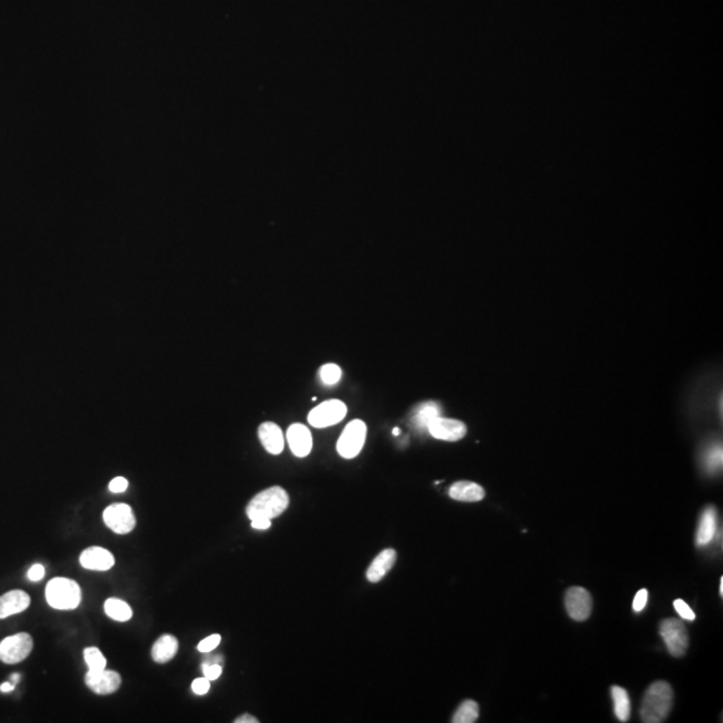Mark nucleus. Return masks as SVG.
<instances>
[{"mask_svg": "<svg viewBox=\"0 0 723 723\" xmlns=\"http://www.w3.org/2000/svg\"><path fill=\"white\" fill-rule=\"evenodd\" d=\"M674 693L667 682H655L646 694L640 706V718L646 723L665 722L672 708Z\"/></svg>", "mask_w": 723, "mask_h": 723, "instance_id": "1", "label": "nucleus"}, {"mask_svg": "<svg viewBox=\"0 0 723 723\" xmlns=\"http://www.w3.org/2000/svg\"><path fill=\"white\" fill-rule=\"evenodd\" d=\"M290 505L288 493L280 487L265 489L256 494L247 506V516L250 520L255 518H276Z\"/></svg>", "mask_w": 723, "mask_h": 723, "instance_id": "2", "label": "nucleus"}, {"mask_svg": "<svg viewBox=\"0 0 723 723\" xmlns=\"http://www.w3.org/2000/svg\"><path fill=\"white\" fill-rule=\"evenodd\" d=\"M47 603L59 611L75 610L82 599L81 587L68 577H56L46 587Z\"/></svg>", "mask_w": 723, "mask_h": 723, "instance_id": "3", "label": "nucleus"}, {"mask_svg": "<svg viewBox=\"0 0 723 723\" xmlns=\"http://www.w3.org/2000/svg\"><path fill=\"white\" fill-rule=\"evenodd\" d=\"M367 426L361 419H354L345 428L338 440V453L343 459H355L361 453L366 441Z\"/></svg>", "mask_w": 723, "mask_h": 723, "instance_id": "4", "label": "nucleus"}, {"mask_svg": "<svg viewBox=\"0 0 723 723\" xmlns=\"http://www.w3.org/2000/svg\"><path fill=\"white\" fill-rule=\"evenodd\" d=\"M32 647V638L26 632L8 636L0 641V660L6 665L20 663L31 654Z\"/></svg>", "mask_w": 723, "mask_h": 723, "instance_id": "5", "label": "nucleus"}, {"mask_svg": "<svg viewBox=\"0 0 723 723\" xmlns=\"http://www.w3.org/2000/svg\"><path fill=\"white\" fill-rule=\"evenodd\" d=\"M347 414V406L339 399L324 401L312 409L308 414V422L311 426L323 429L339 423Z\"/></svg>", "mask_w": 723, "mask_h": 723, "instance_id": "6", "label": "nucleus"}, {"mask_svg": "<svg viewBox=\"0 0 723 723\" xmlns=\"http://www.w3.org/2000/svg\"><path fill=\"white\" fill-rule=\"evenodd\" d=\"M660 636L672 656L686 654L689 647V634L686 626L678 619H666L660 625Z\"/></svg>", "mask_w": 723, "mask_h": 723, "instance_id": "7", "label": "nucleus"}, {"mask_svg": "<svg viewBox=\"0 0 723 723\" xmlns=\"http://www.w3.org/2000/svg\"><path fill=\"white\" fill-rule=\"evenodd\" d=\"M103 521L117 535L130 533L136 528V516L127 504H113L103 512Z\"/></svg>", "mask_w": 723, "mask_h": 723, "instance_id": "8", "label": "nucleus"}, {"mask_svg": "<svg viewBox=\"0 0 723 723\" xmlns=\"http://www.w3.org/2000/svg\"><path fill=\"white\" fill-rule=\"evenodd\" d=\"M84 682L86 686L98 696H109L120 689L122 679L118 672L103 668L96 671L89 670L84 677Z\"/></svg>", "mask_w": 723, "mask_h": 723, "instance_id": "9", "label": "nucleus"}, {"mask_svg": "<svg viewBox=\"0 0 723 723\" xmlns=\"http://www.w3.org/2000/svg\"><path fill=\"white\" fill-rule=\"evenodd\" d=\"M565 610L576 622H584L592 611V598L582 587H572L565 594Z\"/></svg>", "mask_w": 723, "mask_h": 723, "instance_id": "10", "label": "nucleus"}, {"mask_svg": "<svg viewBox=\"0 0 723 723\" xmlns=\"http://www.w3.org/2000/svg\"><path fill=\"white\" fill-rule=\"evenodd\" d=\"M428 431L435 440L456 442L466 435L468 429H466V425L459 419L438 417L431 422L428 428Z\"/></svg>", "mask_w": 723, "mask_h": 723, "instance_id": "11", "label": "nucleus"}, {"mask_svg": "<svg viewBox=\"0 0 723 723\" xmlns=\"http://www.w3.org/2000/svg\"><path fill=\"white\" fill-rule=\"evenodd\" d=\"M287 441L293 454L299 459L307 457L312 449V435L309 429L302 423H293L287 430Z\"/></svg>", "mask_w": 723, "mask_h": 723, "instance_id": "12", "label": "nucleus"}, {"mask_svg": "<svg viewBox=\"0 0 723 723\" xmlns=\"http://www.w3.org/2000/svg\"><path fill=\"white\" fill-rule=\"evenodd\" d=\"M79 563L86 570H109L113 568L115 558L112 552L102 546H90L81 554Z\"/></svg>", "mask_w": 723, "mask_h": 723, "instance_id": "13", "label": "nucleus"}, {"mask_svg": "<svg viewBox=\"0 0 723 723\" xmlns=\"http://www.w3.org/2000/svg\"><path fill=\"white\" fill-rule=\"evenodd\" d=\"M30 596L25 591L14 589L0 596V619L26 611L30 606Z\"/></svg>", "mask_w": 723, "mask_h": 723, "instance_id": "14", "label": "nucleus"}, {"mask_svg": "<svg viewBox=\"0 0 723 723\" xmlns=\"http://www.w3.org/2000/svg\"><path fill=\"white\" fill-rule=\"evenodd\" d=\"M259 438L265 450L271 454H280L284 450V434L274 422H264L260 425Z\"/></svg>", "mask_w": 723, "mask_h": 723, "instance_id": "15", "label": "nucleus"}, {"mask_svg": "<svg viewBox=\"0 0 723 723\" xmlns=\"http://www.w3.org/2000/svg\"><path fill=\"white\" fill-rule=\"evenodd\" d=\"M395 561H397V552L392 548H388V549L382 551L374 558V561L370 564L369 570L366 572L367 580L371 583L380 582L386 576V573L394 567Z\"/></svg>", "mask_w": 723, "mask_h": 723, "instance_id": "16", "label": "nucleus"}, {"mask_svg": "<svg viewBox=\"0 0 723 723\" xmlns=\"http://www.w3.org/2000/svg\"><path fill=\"white\" fill-rule=\"evenodd\" d=\"M449 496L453 500L462 502H478L484 500L485 490L472 481H457L449 487Z\"/></svg>", "mask_w": 723, "mask_h": 723, "instance_id": "17", "label": "nucleus"}, {"mask_svg": "<svg viewBox=\"0 0 723 723\" xmlns=\"http://www.w3.org/2000/svg\"><path fill=\"white\" fill-rule=\"evenodd\" d=\"M717 533V511L714 506L705 509L700 517L699 528L696 532V542L699 546H705L711 542Z\"/></svg>", "mask_w": 723, "mask_h": 723, "instance_id": "18", "label": "nucleus"}, {"mask_svg": "<svg viewBox=\"0 0 723 723\" xmlns=\"http://www.w3.org/2000/svg\"><path fill=\"white\" fill-rule=\"evenodd\" d=\"M179 651V640L173 635H162L155 640L152 648V658L155 663H167L172 660Z\"/></svg>", "mask_w": 723, "mask_h": 723, "instance_id": "19", "label": "nucleus"}, {"mask_svg": "<svg viewBox=\"0 0 723 723\" xmlns=\"http://www.w3.org/2000/svg\"><path fill=\"white\" fill-rule=\"evenodd\" d=\"M441 417V407L435 402H425L418 404L413 413V425L418 430H428L429 425L435 419Z\"/></svg>", "mask_w": 723, "mask_h": 723, "instance_id": "20", "label": "nucleus"}, {"mask_svg": "<svg viewBox=\"0 0 723 723\" xmlns=\"http://www.w3.org/2000/svg\"><path fill=\"white\" fill-rule=\"evenodd\" d=\"M611 696L616 718L620 722H627L631 715V702L628 693L620 686H613L611 689Z\"/></svg>", "mask_w": 723, "mask_h": 723, "instance_id": "21", "label": "nucleus"}, {"mask_svg": "<svg viewBox=\"0 0 723 723\" xmlns=\"http://www.w3.org/2000/svg\"><path fill=\"white\" fill-rule=\"evenodd\" d=\"M105 612L109 618L117 622H127L133 615L130 606L126 601L115 598L108 599L105 601Z\"/></svg>", "mask_w": 723, "mask_h": 723, "instance_id": "22", "label": "nucleus"}, {"mask_svg": "<svg viewBox=\"0 0 723 723\" xmlns=\"http://www.w3.org/2000/svg\"><path fill=\"white\" fill-rule=\"evenodd\" d=\"M480 706L474 700H465L459 705L456 714L452 718L453 723H473L478 719Z\"/></svg>", "mask_w": 723, "mask_h": 723, "instance_id": "23", "label": "nucleus"}, {"mask_svg": "<svg viewBox=\"0 0 723 723\" xmlns=\"http://www.w3.org/2000/svg\"><path fill=\"white\" fill-rule=\"evenodd\" d=\"M320 379L323 380L324 385L327 386H333L335 383H338L342 378V370L338 364L335 363H327L324 366H321L319 370Z\"/></svg>", "mask_w": 723, "mask_h": 723, "instance_id": "24", "label": "nucleus"}, {"mask_svg": "<svg viewBox=\"0 0 723 723\" xmlns=\"http://www.w3.org/2000/svg\"><path fill=\"white\" fill-rule=\"evenodd\" d=\"M84 658L89 670H103L106 668V658L96 647H89L84 651Z\"/></svg>", "mask_w": 723, "mask_h": 723, "instance_id": "25", "label": "nucleus"}, {"mask_svg": "<svg viewBox=\"0 0 723 723\" xmlns=\"http://www.w3.org/2000/svg\"><path fill=\"white\" fill-rule=\"evenodd\" d=\"M705 466L709 472H717L722 466V446L714 445L705 454Z\"/></svg>", "mask_w": 723, "mask_h": 723, "instance_id": "26", "label": "nucleus"}, {"mask_svg": "<svg viewBox=\"0 0 723 723\" xmlns=\"http://www.w3.org/2000/svg\"><path fill=\"white\" fill-rule=\"evenodd\" d=\"M220 641H222V636H220L219 634H213V635H210L208 638L201 640V641L198 643V646H197V650H198L200 653L207 654V653L213 651V650L220 644Z\"/></svg>", "mask_w": 723, "mask_h": 723, "instance_id": "27", "label": "nucleus"}, {"mask_svg": "<svg viewBox=\"0 0 723 723\" xmlns=\"http://www.w3.org/2000/svg\"><path fill=\"white\" fill-rule=\"evenodd\" d=\"M674 608H675V611L679 613V616H681L682 619H684V620H690V622L696 620V613H694V611L691 610V607H690L684 600L677 599V600L674 601Z\"/></svg>", "mask_w": 723, "mask_h": 723, "instance_id": "28", "label": "nucleus"}, {"mask_svg": "<svg viewBox=\"0 0 723 723\" xmlns=\"http://www.w3.org/2000/svg\"><path fill=\"white\" fill-rule=\"evenodd\" d=\"M203 672H204V677L209 679V681H216V679L220 678V675L223 672V667L219 663L204 662L203 663Z\"/></svg>", "mask_w": 723, "mask_h": 723, "instance_id": "29", "label": "nucleus"}, {"mask_svg": "<svg viewBox=\"0 0 723 723\" xmlns=\"http://www.w3.org/2000/svg\"><path fill=\"white\" fill-rule=\"evenodd\" d=\"M210 689V681L204 678H197L192 683V690L196 696H205Z\"/></svg>", "mask_w": 723, "mask_h": 723, "instance_id": "30", "label": "nucleus"}, {"mask_svg": "<svg viewBox=\"0 0 723 723\" xmlns=\"http://www.w3.org/2000/svg\"><path fill=\"white\" fill-rule=\"evenodd\" d=\"M647 600H648V592H647V589L643 588V589H640L639 592L636 594L635 599H634V604H632L634 611H643L646 604H647Z\"/></svg>", "mask_w": 723, "mask_h": 723, "instance_id": "31", "label": "nucleus"}, {"mask_svg": "<svg viewBox=\"0 0 723 723\" xmlns=\"http://www.w3.org/2000/svg\"><path fill=\"white\" fill-rule=\"evenodd\" d=\"M127 487H129V482L124 477H115L109 484V489L113 493H122V492H125Z\"/></svg>", "mask_w": 723, "mask_h": 723, "instance_id": "32", "label": "nucleus"}, {"mask_svg": "<svg viewBox=\"0 0 723 723\" xmlns=\"http://www.w3.org/2000/svg\"><path fill=\"white\" fill-rule=\"evenodd\" d=\"M27 576L31 582L42 580L43 576H44V567H43L42 564L32 565L30 570H28Z\"/></svg>", "mask_w": 723, "mask_h": 723, "instance_id": "33", "label": "nucleus"}, {"mask_svg": "<svg viewBox=\"0 0 723 723\" xmlns=\"http://www.w3.org/2000/svg\"><path fill=\"white\" fill-rule=\"evenodd\" d=\"M250 521H252V528L264 530L271 527V520H268V518H255Z\"/></svg>", "mask_w": 723, "mask_h": 723, "instance_id": "34", "label": "nucleus"}, {"mask_svg": "<svg viewBox=\"0 0 723 723\" xmlns=\"http://www.w3.org/2000/svg\"><path fill=\"white\" fill-rule=\"evenodd\" d=\"M257 722H259V719H257V718H255V717H252V715H248V714H245V715H241V717H238V718H237V719H235V723H257Z\"/></svg>", "mask_w": 723, "mask_h": 723, "instance_id": "35", "label": "nucleus"}, {"mask_svg": "<svg viewBox=\"0 0 723 723\" xmlns=\"http://www.w3.org/2000/svg\"><path fill=\"white\" fill-rule=\"evenodd\" d=\"M15 686H16V684H14L13 682H11V683H3V684L0 686V691H1V693H11V691H14Z\"/></svg>", "mask_w": 723, "mask_h": 723, "instance_id": "36", "label": "nucleus"}, {"mask_svg": "<svg viewBox=\"0 0 723 723\" xmlns=\"http://www.w3.org/2000/svg\"><path fill=\"white\" fill-rule=\"evenodd\" d=\"M11 681H13V683H14V684H16L18 682L20 681V675H19V674H13V677H11Z\"/></svg>", "mask_w": 723, "mask_h": 723, "instance_id": "37", "label": "nucleus"}, {"mask_svg": "<svg viewBox=\"0 0 723 723\" xmlns=\"http://www.w3.org/2000/svg\"><path fill=\"white\" fill-rule=\"evenodd\" d=\"M719 594L721 596L723 595V579H721V584H719Z\"/></svg>", "mask_w": 723, "mask_h": 723, "instance_id": "38", "label": "nucleus"}, {"mask_svg": "<svg viewBox=\"0 0 723 723\" xmlns=\"http://www.w3.org/2000/svg\"><path fill=\"white\" fill-rule=\"evenodd\" d=\"M392 433H394V434H395V435H398V434H399V429H398V428H395V429H394V431H392Z\"/></svg>", "mask_w": 723, "mask_h": 723, "instance_id": "39", "label": "nucleus"}]
</instances>
